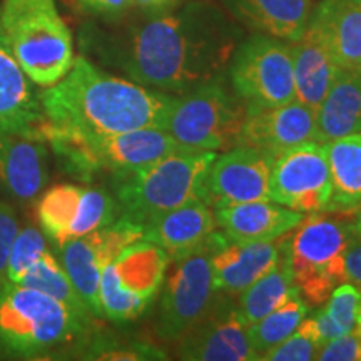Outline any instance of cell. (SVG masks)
I'll list each match as a JSON object with an SVG mask.
<instances>
[{"label": "cell", "instance_id": "b9f144b4", "mask_svg": "<svg viewBox=\"0 0 361 361\" xmlns=\"http://www.w3.org/2000/svg\"><path fill=\"white\" fill-rule=\"evenodd\" d=\"M356 72H358V74L361 75V61H360V64H358V67H356Z\"/></svg>", "mask_w": 361, "mask_h": 361}, {"label": "cell", "instance_id": "8fae6325", "mask_svg": "<svg viewBox=\"0 0 361 361\" xmlns=\"http://www.w3.org/2000/svg\"><path fill=\"white\" fill-rule=\"evenodd\" d=\"M228 80L247 107L296 101L291 44L258 32L243 39L228 66Z\"/></svg>", "mask_w": 361, "mask_h": 361}, {"label": "cell", "instance_id": "5bb4252c", "mask_svg": "<svg viewBox=\"0 0 361 361\" xmlns=\"http://www.w3.org/2000/svg\"><path fill=\"white\" fill-rule=\"evenodd\" d=\"M331 196V178L323 142L310 141L274 157L269 200L300 213H322Z\"/></svg>", "mask_w": 361, "mask_h": 361}, {"label": "cell", "instance_id": "d590c367", "mask_svg": "<svg viewBox=\"0 0 361 361\" xmlns=\"http://www.w3.org/2000/svg\"><path fill=\"white\" fill-rule=\"evenodd\" d=\"M316 360L322 361H360L361 360V345L356 329L346 335L333 338L326 345L319 348Z\"/></svg>", "mask_w": 361, "mask_h": 361}, {"label": "cell", "instance_id": "2e32d148", "mask_svg": "<svg viewBox=\"0 0 361 361\" xmlns=\"http://www.w3.org/2000/svg\"><path fill=\"white\" fill-rule=\"evenodd\" d=\"M178 341L179 358L186 361L258 360L238 305L223 298H219L214 308Z\"/></svg>", "mask_w": 361, "mask_h": 361}, {"label": "cell", "instance_id": "4fadbf2b", "mask_svg": "<svg viewBox=\"0 0 361 361\" xmlns=\"http://www.w3.org/2000/svg\"><path fill=\"white\" fill-rule=\"evenodd\" d=\"M142 238V224L119 216L111 224L82 238L72 239L57 251L59 261L64 266L67 276L94 318L104 316L99 298L104 266L109 264L124 247Z\"/></svg>", "mask_w": 361, "mask_h": 361}, {"label": "cell", "instance_id": "484cf974", "mask_svg": "<svg viewBox=\"0 0 361 361\" xmlns=\"http://www.w3.org/2000/svg\"><path fill=\"white\" fill-rule=\"evenodd\" d=\"M361 133V75L338 72L335 82L316 111V141L328 142Z\"/></svg>", "mask_w": 361, "mask_h": 361}, {"label": "cell", "instance_id": "7bdbcfd3", "mask_svg": "<svg viewBox=\"0 0 361 361\" xmlns=\"http://www.w3.org/2000/svg\"><path fill=\"white\" fill-rule=\"evenodd\" d=\"M358 323H361V305H360V311H358Z\"/></svg>", "mask_w": 361, "mask_h": 361}, {"label": "cell", "instance_id": "9a60e30c", "mask_svg": "<svg viewBox=\"0 0 361 361\" xmlns=\"http://www.w3.org/2000/svg\"><path fill=\"white\" fill-rule=\"evenodd\" d=\"M274 156L251 146H234L211 162L200 200L211 209L269 200V173Z\"/></svg>", "mask_w": 361, "mask_h": 361}, {"label": "cell", "instance_id": "ba28073f", "mask_svg": "<svg viewBox=\"0 0 361 361\" xmlns=\"http://www.w3.org/2000/svg\"><path fill=\"white\" fill-rule=\"evenodd\" d=\"M284 251L293 284L311 305H323L345 283V255L355 239L351 219L314 214L296 226Z\"/></svg>", "mask_w": 361, "mask_h": 361}, {"label": "cell", "instance_id": "4316f807", "mask_svg": "<svg viewBox=\"0 0 361 361\" xmlns=\"http://www.w3.org/2000/svg\"><path fill=\"white\" fill-rule=\"evenodd\" d=\"M323 144L331 178L326 211L353 213L361 206V133Z\"/></svg>", "mask_w": 361, "mask_h": 361}, {"label": "cell", "instance_id": "e575fe53", "mask_svg": "<svg viewBox=\"0 0 361 361\" xmlns=\"http://www.w3.org/2000/svg\"><path fill=\"white\" fill-rule=\"evenodd\" d=\"M19 231V221L12 206L0 201V290L7 284L8 255L16 234Z\"/></svg>", "mask_w": 361, "mask_h": 361}, {"label": "cell", "instance_id": "d6986e66", "mask_svg": "<svg viewBox=\"0 0 361 361\" xmlns=\"http://www.w3.org/2000/svg\"><path fill=\"white\" fill-rule=\"evenodd\" d=\"M45 144L40 135L0 134V188L13 200L32 201L47 184Z\"/></svg>", "mask_w": 361, "mask_h": 361}, {"label": "cell", "instance_id": "836d02e7", "mask_svg": "<svg viewBox=\"0 0 361 361\" xmlns=\"http://www.w3.org/2000/svg\"><path fill=\"white\" fill-rule=\"evenodd\" d=\"M360 305L361 291L358 288L351 283H341L329 295L328 305L323 310L343 335H346L358 326Z\"/></svg>", "mask_w": 361, "mask_h": 361}, {"label": "cell", "instance_id": "83f0119b", "mask_svg": "<svg viewBox=\"0 0 361 361\" xmlns=\"http://www.w3.org/2000/svg\"><path fill=\"white\" fill-rule=\"evenodd\" d=\"M295 288L286 251L281 247V256L276 266L271 268L264 276L256 279L245 291L239 293L241 298H239L238 311L246 326L281 306L291 296Z\"/></svg>", "mask_w": 361, "mask_h": 361}, {"label": "cell", "instance_id": "f546056e", "mask_svg": "<svg viewBox=\"0 0 361 361\" xmlns=\"http://www.w3.org/2000/svg\"><path fill=\"white\" fill-rule=\"evenodd\" d=\"M19 284L20 286L32 288V290H37L40 293H45V295L56 298V300L62 301V303L74 311H78L80 314L92 316L87 311V308H85L84 301L80 300L79 293L75 291L71 278L67 276L64 266L54 256L51 247L45 250L29 266V269L25 271L24 278L20 279Z\"/></svg>", "mask_w": 361, "mask_h": 361}, {"label": "cell", "instance_id": "6da1fadb", "mask_svg": "<svg viewBox=\"0 0 361 361\" xmlns=\"http://www.w3.org/2000/svg\"><path fill=\"white\" fill-rule=\"evenodd\" d=\"M107 22L82 25V52L135 84L168 94H184L228 71L243 40L238 22L207 0Z\"/></svg>", "mask_w": 361, "mask_h": 361}, {"label": "cell", "instance_id": "1f68e13d", "mask_svg": "<svg viewBox=\"0 0 361 361\" xmlns=\"http://www.w3.org/2000/svg\"><path fill=\"white\" fill-rule=\"evenodd\" d=\"M322 343L316 331L313 316H306L295 331L279 345L259 356L261 361H310L316 360Z\"/></svg>", "mask_w": 361, "mask_h": 361}, {"label": "cell", "instance_id": "277c9868", "mask_svg": "<svg viewBox=\"0 0 361 361\" xmlns=\"http://www.w3.org/2000/svg\"><path fill=\"white\" fill-rule=\"evenodd\" d=\"M40 137L51 144L61 168L84 183H90L101 173H107L112 178L146 168L174 152L191 151L159 128L75 135L44 123L40 126Z\"/></svg>", "mask_w": 361, "mask_h": 361}, {"label": "cell", "instance_id": "f35d334b", "mask_svg": "<svg viewBox=\"0 0 361 361\" xmlns=\"http://www.w3.org/2000/svg\"><path fill=\"white\" fill-rule=\"evenodd\" d=\"M179 0H134V7L144 13H156L176 7Z\"/></svg>", "mask_w": 361, "mask_h": 361}, {"label": "cell", "instance_id": "8992f818", "mask_svg": "<svg viewBox=\"0 0 361 361\" xmlns=\"http://www.w3.org/2000/svg\"><path fill=\"white\" fill-rule=\"evenodd\" d=\"M216 151H179L130 173L112 176L119 214L146 226L157 216L197 200Z\"/></svg>", "mask_w": 361, "mask_h": 361}, {"label": "cell", "instance_id": "7a4b0ae2", "mask_svg": "<svg viewBox=\"0 0 361 361\" xmlns=\"http://www.w3.org/2000/svg\"><path fill=\"white\" fill-rule=\"evenodd\" d=\"M40 96L44 123L75 135H102L159 128L174 94L106 74L85 56Z\"/></svg>", "mask_w": 361, "mask_h": 361}, {"label": "cell", "instance_id": "ffe728a7", "mask_svg": "<svg viewBox=\"0 0 361 361\" xmlns=\"http://www.w3.org/2000/svg\"><path fill=\"white\" fill-rule=\"evenodd\" d=\"M32 84L0 27V134L40 135L44 112Z\"/></svg>", "mask_w": 361, "mask_h": 361}, {"label": "cell", "instance_id": "e0dca14e", "mask_svg": "<svg viewBox=\"0 0 361 361\" xmlns=\"http://www.w3.org/2000/svg\"><path fill=\"white\" fill-rule=\"evenodd\" d=\"M310 141H316V112L293 101L276 107H247L236 146H251L276 157Z\"/></svg>", "mask_w": 361, "mask_h": 361}, {"label": "cell", "instance_id": "d4e9b609", "mask_svg": "<svg viewBox=\"0 0 361 361\" xmlns=\"http://www.w3.org/2000/svg\"><path fill=\"white\" fill-rule=\"evenodd\" d=\"M239 24L258 34L295 42L308 27L310 0H219Z\"/></svg>", "mask_w": 361, "mask_h": 361}, {"label": "cell", "instance_id": "60d3db41", "mask_svg": "<svg viewBox=\"0 0 361 361\" xmlns=\"http://www.w3.org/2000/svg\"><path fill=\"white\" fill-rule=\"evenodd\" d=\"M356 335H358L360 345H361V323H358V326H356Z\"/></svg>", "mask_w": 361, "mask_h": 361}, {"label": "cell", "instance_id": "4dcf8cb0", "mask_svg": "<svg viewBox=\"0 0 361 361\" xmlns=\"http://www.w3.org/2000/svg\"><path fill=\"white\" fill-rule=\"evenodd\" d=\"M66 355H69V358L80 360H168L164 351L154 345H149L144 341L121 340V338L111 335H101V333H94V329L78 345L72 346Z\"/></svg>", "mask_w": 361, "mask_h": 361}, {"label": "cell", "instance_id": "ac0fdd59", "mask_svg": "<svg viewBox=\"0 0 361 361\" xmlns=\"http://www.w3.org/2000/svg\"><path fill=\"white\" fill-rule=\"evenodd\" d=\"M279 256L281 247L278 243L233 241L219 231L218 246L211 259L214 288L223 295H239L274 268Z\"/></svg>", "mask_w": 361, "mask_h": 361}, {"label": "cell", "instance_id": "cb8c5ba5", "mask_svg": "<svg viewBox=\"0 0 361 361\" xmlns=\"http://www.w3.org/2000/svg\"><path fill=\"white\" fill-rule=\"evenodd\" d=\"M291 52L296 101L316 112L335 82L340 67L310 22L305 34L291 42Z\"/></svg>", "mask_w": 361, "mask_h": 361}, {"label": "cell", "instance_id": "5b68a950", "mask_svg": "<svg viewBox=\"0 0 361 361\" xmlns=\"http://www.w3.org/2000/svg\"><path fill=\"white\" fill-rule=\"evenodd\" d=\"M0 27L27 78L40 87L59 82L74 64V42L56 0H4Z\"/></svg>", "mask_w": 361, "mask_h": 361}, {"label": "cell", "instance_id": "74e56055", "mask_svg": "<svg viewBox=\"0 0 361 361\" xmlns=\"http://www.w3.org/2000/svg\"><path fill=\"white\" fill-rule=\"evenodd\" d=\"M345 276L346 281L355 284L361 291V239L358 238H355L346 250Z\"/></svg>", "mask_w": 361, "mask_h": 361}, {"label": "cell", "instance_id": "7402d4cb", "mask_svg": "<svg viewBox=\"0 0 361 361\" xmlns=\"http://www.w3.org/2000/svg\"><path fill=\"white\" fill-rule=\"evenodd\" d=\"M216 229L213 209L204 201H188L144 226V238L162 247L171 259L183 258Z\"/></svg>", "mask_w": 361, "mask_h": 361}, {"label": "cell", "instance_id": "7c38bea8", "mask_svg": "<svg viewBox=\"0 0 361 361\" xmlns=\"http://www.w3.org/2000/svg\"><path fill=\"white\" fill-rule=\"evenodd\" d=\"M37 219L45 239L59 251L72 239L101 229L119 218L116 197L99 188L57 184L37 201Z\"/></svg>", "mask_w": 361, "mask_h": 361}, {"label": "cell", "instance_id": "9c48e42d", "mask_svg": "<svg viewBox=\"0 0 361 361\" xmlns=\"http://www.w3.org/2000/svg\"><path fill=\"white\" fill-rule=\"evenodd\" d=\"M218 239L219 231L214 229L191 252L173 259L174 269L166 281L156 324L161 340L178 341L218 303L221 293L214 288L211 268Z\"/></svg>", "mask_w": 361, "mask_h": 361}, {"label": "cell", "instance_id": "3957f363", "mask_svg": "<svg viewBox=\"0 0 361 361\" xmlns=\"http://www.w3.org/2000/svg\"><path fill=\"white\" fill-rule=\"evenodd\" d=\"M92 316L32 288L0 290V358L44 360L66 355L92 331Z\"/></svg>", "mask_w": 361, "mask_h": 361}, {"label": "cell", "instance_id": "d6a6232c", "mask_svg": "<svg viewBox=\"0 0 361 361\" xmlns=\"http://www.w3.org/2000/svg\"><path fill=\"white\" fill-rule=\"evenodd\" d=\"M45 250H49L47 239H45L44 233L35 229L34 226H25V228H19V231L13 239L11 255H8V264H7V283L19 284V281L24 278L25 271L29 266L39 258Z\"/></svg>", "mask_w": 361, "mask_h": 361}, {"label": "cell", "instance_id": "44dd1931", "mask_svg": "<svg viewBox=\"0 0 361 361\" xmlns=\"http://www.w3.org/2000/svg\"><path fill=\"white\" fill-rule=\"evenodd\" d=\"M216 226L233 241H274L286 236L306 218L274 201L241 202L216 209Z\"/></svg>", "mask_w": 361, "mask_h": 361}, {"label": "cell", "instance_id": "603a6c76", "mask_svg": "<svg viewBox=\"0 0 361 361\" xmlns=\"http://www.w3.org/2000/svg\"><path fill=\"white\" fill-rule=\"evenodd\" d=\"M310 24L318 30L336 66L356 71L361 61V0H322Z\"/></svg>", "mask_w": 361, "mask_h": 361}, {"label": "cell", "instance_id": "ab89813d", "mask_svg": "<svg viewBox=\"0 0 361 361\" xmlns=\"http://www.w3.org/2000/svg\"><path fill=\"white\" fill-rule=\"evenodd\" d=\"M353 213H355V218L351 219V224H353L355 238L361 239V206L356 211H353Z\"/></svg>", "mask_w": 361, "mask_h": 361}, {"label": "cell", "instance_id": "8d00e7d4", "mask_svg": "<svg viewBox=\"0 0 361 361\" xmlns=\"http://www.w3.org/2000/svg\"><path fill=\"white\" fill-rule=\"evenodd\" d=\"M79 11L104 22L117 20L134 8V0H75Z\"/></svg>", "mask_w": 361, "mask_h": 361}, {"label": "cell", "instance_id": "30bf717a", "mask_svg": "<svg viewBox=\"0 0 361 361\" xmlns=\"http://www.w3.org/2000/svg\"><path fill=\"white\" fill-rule=\"evenodd\" d=\"M169 255L147 239L124 247L101 274L102 314L114 323L137 319L164 281Z\"/></svg>", "mask_w": 361, "mask_h": 361}, {"label": "cell", "instance_id": "52a82bcc", "mask_svg": "<svg viewBox=\"0 0 361 361\" xmlns=\"http://www.w3.org/2000/svg\"><path fill=\"white\" fill-rule=\"evenodd\" d=\"M246 116V102L223 72L188 92L174 94L159 129L191 151H228L238 144Z\"/></svg>", "mask_w": 361, "mask_h": 361}, {"label": "cell", "instance_id": "f1b7e54d", "mask_svg": "<svg viewBox=\"0 0 361 361\" xmlns=\"http://www.w3.org/2000/svg\"><path fill=\"white\" fill-rule=\"evenodd\" d=\"M308 313L310 306L301 298L298 288H295L291 296L281 306H278L276 310L263 316L256 323L250 324L247 326V338H250L255 353L258 355V360L269 348L286 340L300 326V323L308 316Z\"/></svg>", "mask_w": 361, "mask_h": 361}]
</instances>
